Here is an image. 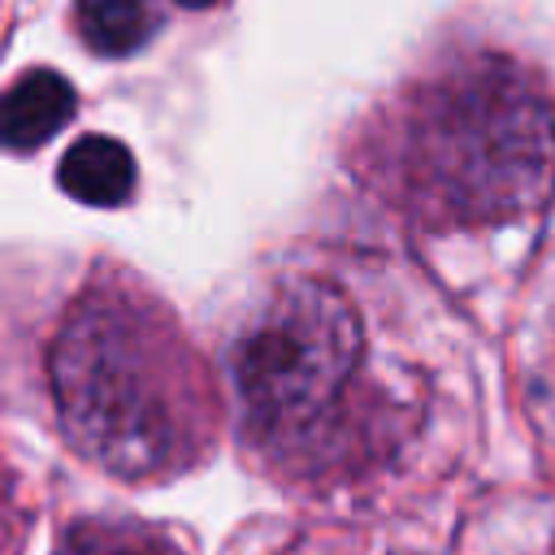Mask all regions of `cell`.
Here are the masks:
<instances>
[{
	"label": "cell",
	"mask_w": 555,
	"mask_h": 555,
	"mask_svg": "<svg viewBox=\"0 0 555 555\" xmlns=\"http://www.w3.org/2000/svg\"><path fill=\"white\" fill-rule=\"evenodd\" d=\"M356 169L416 230L512 225L555 199V91L512 52H455L364 121Z\"/></svg>",
	"instance_id": "cell-1"
},
{
	"label": "cell",
	"mask_w": 555,
	"mask_h": 555,
	"mask_svg": "<svg viewBox=\"0 0 555 555\" xmlns=\"http://www.w3.org/2000/svg\"><path fill=\"white\" fill-rule=\"evenodd\" d=\"M48 390L69 447L117 473H178L212 438V386L173 308L100 260L48 338Z\"/></svg>",
	"instance_id": "cell-2"
},
{
	"label": "cell",
	"mask_w": 555,
	"mask_h": 555,
	"mask_svg": "<svg viewBox=\"0 0 555 555\" xmlns=\"http://www.w3.org/2000/svg\"><path fill=\"white\" fill-rule=\"evenodd\" d=\"M364 317L325 273H282L230 343V377L251 434L312 438L343 408L364 364Z\"/></svg>",
	"instance_id": "cell-3"
},
{
	"label": "cell",
	"mask_w": 555,
	"mask_h": 555,
	"mask_svg": "<svg viewBox=\"0 0 555 555\" xmlns=\"http://www.w3.org/2000/svg\"><path fill=\"white\" fill-rule=\"evenodd\" d=\"M78 113V91L65 74L30 65L0 91V152H39Z\"/></svg>",
	"instance_id": "cell-4"
},
{
	"label": "cell",
	"mask_w": 555,
	"mask_h": 555,
	"mask_svg": "<svg viewBox=\"0 0 555 555\" xmlns=\"http://www.w3.org/2000/svg\"><path fill=\"white\" fill-rule=\"evenodd\" d=\"M134 156L113 134H82L56 165V186L87 208H121L134 195Z\"/></svg>",
	"instance_id": "cell-5"
},
{
	"label": "cell",
	"mask_w": 555,
	"mask_h": 555,
	"mask_svg": "<svg viewBox=\"0 0 555 555\" xmlns=\"http://www.w3.org/2000/svg\"><path fill=\"white\" fill-rule=\"evenodd\" d=\"M69 26L87 52L117 61L156 35L160 13L152 0H69Z\"/></svg>",
	"instance_id": "cell-6"
},
{
	"label": "cell",
	"mask_w": 555,
	"mask_h": 555,
	"mask_svg": "<svg viewBox=\"0 0 555 555\" xmlns=\"http://www.w3.org/2000/svg\"><path fill=\"white\" fill-rule=\"evenodd\" d=\"M61 555H182V546L134 520H91L65 538Z\"/></svg>",
	"instance_id": "cell-7"
},
{
	"label": "cell",
	"mask_w": 555,
	"mask_h": 555,
	"mask_svg": "<svg viewBox=\"0 0 555 555\" xmlns=\"http://www.w3.org/2000/svg\"><path fill=\"white\" fill-rule=\"evenodd\" d=\"M182 9H212V4H221V0H178Z\"/></svg>",
	"instance_id": "cell-8"
}]
</instances>
